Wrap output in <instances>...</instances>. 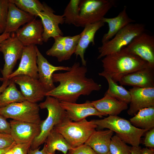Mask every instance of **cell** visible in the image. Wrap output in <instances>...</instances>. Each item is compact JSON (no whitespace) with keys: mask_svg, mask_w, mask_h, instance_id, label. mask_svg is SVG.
Returning <instances> with one entry per match:
<instances>
[{"mask_svg":"<svg viewBox=\"0 0 154 154\" xmlns=\"http://www.w3.org/2000/svg\"><path fill=\"white\" fill-rule=\"evenodd\" d=\"M87 72L86 66L76 62L65 72L54 73L53 82H58L59 84L46 92L45 96L54 97L59 102L76 103L80 96H88L94 91H99L101 85L87 77Z\"/></svg>","mask_w":154,"mask_h":154,"instance_id":"obj_1","label":"cell"},{"mask_svg":"<svg viewBox=\"0 0 154 154\" xmlns=\"http://www.w3.org/2000/svg\"><path fill=\"white\" fill-rule=\"evenodd\" d=\"M101 61L103 71L108 74L116 82H119L123 77L127 74L150 67L147 62L124 48L105 56Z\"/></svg>","mask_w":154,"mask_h":154,"instance_id":"obj_2","label":"cell"},{"mask_svg":"<svg viewBox=\"0 0 154 154\" xmlns=\"http://www.w3.org/2000/svg\"><path fill=\"white\" fill-rule=\"evenodd\" d=\"M94 120L97 128L112 130L123 141L132 146H139L141 137L148 131L135 127L129 121L117 116H109L103 119Z\"/></svg>","mask_w":154,"mask_h":154,"instance_id":"obj_3","label":"cell"},{"mask_svg":"<svg viewBox=\"0 0 154 154\" xmlns=\"http://www.w3.org/2000/svg\"><path fill=\"white\" fill-rule=\"evenodd\" d=\"M97 127L94 119L74 121L67 117L53 129L61 134L73 148L84 144Z\"/></svg>","mask_w":154,"mask_h":154,"instance_id":"obj_4","label":"cell"},{"mask_svg":"<svg viewBox=\"0 0 154 154\" xmlns=\"http://www.w3.org/2000/svg\"><path fill=\"white\" fill-rule=\"evenodd\" d=\"M46 97L45 100L38 105L41 109L47 110L48 116L45 120L42 121L40 133L33 141L31 147L32 149L37 148L44 143L54 127L67 117L66 111L61 106L57 99L50 96Z\"/></svg>","mask_w":154,"mask_h":154,"instance_id":"obj_5","label":"cell"},{"mask_svg":"<svg viewBox=\"0 0 154 154\" xmlns=\"http://www.w3.org/2000/svg\"><path fill=\"white\" fill-rule=\"evenodd\" d=\"M115 6L114 0H81L78 17L74 25L84 27L87 25L100 21Z\"/></svg>","mask_w":154,"mask_h":154,"instance_id":"obj_6","label":"cell"},{"mask_svg":"<svg viewBox=\"0 0 154 154\" xmlns=\"http://www.w3.org/2000/svg\"><path fill=\"white\" fill-rule=\"evenodd\" d=\"M145 26L141 23H130L119 31L111 40L98 48L99 59L119 52L127 46L136 37L144 32Z\"/></svg>","mask_w":154,"mask_h":154,"instance_id":"obj_7","label":"cell"},{"mask_svg":"<svg viewBox=\"0 0 154 154\" xmlns=\"http://www.w3.org/2000/svg\"><path fill=\"white\" fill-rule=\"evenodd\" d=\"M37 103L25 100L0 108V114L6 119L40 124L42 122Z\"/></svg>","mask_w":154,"mask_h":154,"instance_id":"obj_8","label":"cell"},{"mask_svg":"<svg viewBox=\"0 0 154 154\" xmlns=\"http://www.w3.org/2000/svg\"><path fill=\"white\" fill-rule=\"evenodd\" d=\"M24 47L14 32L11 33L10 37L0 44V51L5 60L1 70L3 81L9 79L17 60L21 59Z\"/></svg>","mask_w":154,"mask_h":154,"instance_id":"obj_9","label":"cell"},{"mask_svg":"<svg viewBox=\"0 0 154 154\" xmlns=\"http://www.w3.org/2000/svg\"><path fill=\"white\" fill-rule=\"evenodd\" d=\"M125 50L147 62L154 68V37L144 32L135 37Z\"/></svg>","mask_w":154,"mask_h":154,"instance_id":"obj_10","label":"cell"},{"mask_svg":"<svg viewBox=\"0 0 154 154\" xmlns=\"http://www.w3.org/2000/svg\"><path fill=\"white\" fill-rule=\"evenodd\" d=\"M44 10L39 13L38 17L41 19L43 28L42 37L43 42H47L51 37L53 38L58 36H63L60 24L64 23V18L62 15L54 13V10L45 3Z\"/></svg>","mask_w":154,"mask_h":154,"instance_id":"obj_11","label":"cell"},{"mask_svg":"<svg viewBox=\"0 0 154 154\" xmlns=\"http://www.w3.org/2000/svg\"><path fill=\"white\" fill-rule=\"evenodd\" d=\"M20 87L26 100L37 103L43 100L46 92L38 79L23 75H18L10 79Z\"/></svg>","mask_w":154,"mask_h":154,"instance_id":"obj_12","label":"cell"},{"mask_svg":"<svg viewBox=\"0 0 154 154\" xmlns=\"http://www.w3.org/2000/svg\"><path fill=\"white\" fill-rule=\"evenodd\" d=\"M37 53V64L38 69V80L46 92L54 89L55 86L53 82L52 75L55 71L69 70L70 67L56 66L51 64L43 56L36 46Z\"/></svg>","mask_w":154,"mask_h":154,"instance_id":"obj_13","label":"cell"},{"mask_svg":"<svg viewBox=\"0 0 154 154\" xmlns=\"http://www.w3.org/2000/svg\"><path fill=\"white\" fill-rule=\"evenodd\" d=\"M9 123L10 134L16 144L32 143L40 133V124L13 119Z\"/></svg>","mask_w":154,"mask_h":154,"instance_id":"obj_14","label":"cell"},{"mask_svg":"<svg viewBox=\"0 0 154 154\" xmlns=\"http://www.w3.org/2000/svg\"><path fill=\"white\" fill-rule=\"evenodd\" d=\"M36 46H24L19 66L16 70L9 76V79L20 75H27L38 79Z\"/></svg>","mask_w":154,"mask_h":154,"instance_id":"obj_15","label":"cell"},{"mask_svg":"<svg viewBox=\"0 0 154 154\" xmlns=\"http://www.w3.org/2000/svg\"><path fill=\"white\" fill-rule=\"evenodd\" d=\"M129 91L131 96L127 111L129 115L134 116L141 109L154 106V87H133Z\"/></svg>","mask_w":154,"mask_h":154,"instance_id":"obj_16","label":"cell"},{"mask_svg":"<svg viewBox=\"0 0 154 154\" xmlns=\"http://www.w3.org/2000/svg\"><path fill=\"white\" fill-rule=\"evenodd\" d=\"M43 25L41 20L35 18L15 32L16 36L24 46L43 44Z\"/></svg>","mask_w":154,"mask_h":154,"instance_id":"obj_17","label":"cell"},{"mask_svg":"<svg viewBox=\"0 0 154 154\" xmlns=\"http://www.w3.org/2000/svg\"><path fill=\"white\" fill-rule=\"evenodd\" d=\"M60 103L66 111L67 117L72 121H79L91 116L100 117L107 116L98 110L89 101L81 104L63 102H60Z\"/></svg>","mask_w":154,"mask_h":154,"instance_id":"obj_18","label":"cell"},{"mask_svg":"<svg viewBox=\"0 0 154 154\" xmlns=\"http://www.w3.org/2000/svg\"><path fill=\"white\" fill-rule=\"evenodd\" d=\"M119 82L121 86L154 87V68L148 67L129 73L123 77Z\"/></svg>","mask_w":154,"mask_h":154,"instance_id":"obj_19","label":"cell"},{"mask_svg":"<svg viewBox=\"0 0 154 154\" xmlns=\"http://www.w3.org/2000/svg\"><path fill=\"white\" fill-rule=\"evenodd\" d=\"M105 23L102 21L86 25L80 33V37L74 52L76 57L79 56L81 58L82 65L86 66V61L85 59L84 54L85 51L90 43L95 44V35L101 28L104 25Z\"/></svg>","mask_w":154,"mask_h":154,"instance_id":"obj_20","label":"cell"},{"mask_svg":"<svg viewBox=\"0 0 154 154\" xmlns=\"http://www.w3.org/2000/svg\"><path fill=\"white\" fill-rule=\"evenodd\" d=\"M35 18L34 16L21 10L14 4L9 2L4 33H15L21 26L30 22Z\"/></svg>","mask_w":154,"mask_h":154,"instance_id":"obj_21","label":"cell"},{"mask_svg":"<svg viewBox=\"0 0 154 154\" xmlns=\"http://www.w3.org/2000/svg\"><path fill=\"white\" fill-rule=\"evenodd\" d=\"M127 7L123 8L116 17L112 18L104 17L102 21L108 23L109 29L104 34L102 39V44L106 43L112 38L121 29L128 24L133 23L135 21L130 18L127 13Z\"/></svg>","mask_w":154,"mask_h":154,"instance_id":"obj_22","label":"cell"},{"mask_svg":"<svg viewBox=\"0 0 154 154\" xmlns=\"http://www.w3.org/2000/svg\"><path fill=\"white\" fill-rule=\"evenodd\" d=\"M91 102L98 110L107 116H117L128 108L127 103L105 94L102 98Z\"/></svg>","mask_w":154,"mask_h":154,"instance_id":"obj_23","label":"cell"},{"mask_svg":"<svg viewBox=\"0 0 154 154\" xmlns=\"http://www.w3.org/2000/svg\"><path fill=\"white\" fill-rule=\"evenodd\" d=\"M114 133L109 129L96 130L84 144L90 147L98 154H107L109 152L111 139Z\"/></svg>","mask_w":154,"mask_h":154,"instance_id":"obj_24","label":"cell"},{"mask_svg":"<svg viewBox=\"0 0 154 154\" xmlns=\"http://www.w3.org/2000/svg\"><path fill=\"white\" fill-rule=\"evenodd\" d=\"M49 154H55L56 150L67 154L72 148L63 136L53 129L48 135L44 143Z\"/></svg>","mask_w":154,"mask_h":154,"instance_id":"obj_25","label":"cell"},{"mask_svg":"<svg viewBox=\"0 0 154 154\" xmlns=\"http://www.w3.org/2000/svg\"><path fill=\"white\" fill-rule=\"evenodd\" d=\"M129 121L135 127L149 130L154 127V106L140 110Z\"/></svg>","mask_w":154,"mask_h":154,"instance_id":"obj_26","label":"cell"},{"mask_svg":"<svg viewBox=\"0 0 154 154\" xmlns=\"http://www.w3.org/2000/svg\"><path fill=\"white\" fill-rule=\"evenodd\" d=\"M99 75L106 79L108 84V88L104 94L114 97L127 104L129 103L131 96L129 91L121 86L118 85L110 76L103 71L99 73Z\"/></svg>","mask_w":154,"mask_h":154,"instance_id":"obj_27","label":"cell"},{"mask_svg":"<svg viewBox=\"0 0 154 154\" xmlns=\"http://www.w3.org/2000/svg\"><path fill=\"white\" fill-rule=\"evenodd\" d=\"M25 100L21 91L16 88L15 84L10 80L9 85L0 94V108L12 103L21 102Z\"/></svg>","mask_w":154,"mask_h":154,"instance_id":"obj_28","label":"cell"},{"mask_svg":"<svg viewBox=\"0 0 154 154\" xmlns=\"http://www.w3.org/2000/svg\"><path fill=\"white\" fill-rule=\"evenodd\" d=\"M19 9L34 16H38L44 9L43 3L38 0H9Z\"/></svg>","mask_w":154,"mask_h":154,"instance_id":"obj_29","label":"cell"},{"mask_svg":"<svg viewBox=\"0 0 154 154\" xmlns=\"http://www.w3.org/2000/svg\"><path fill=\"white\" fill-rule=\"evenodd\" d=\"M80 0H71L66 6L62 15L64 23L74 25L78 17Z\"/></svg>","mask_w":154,"mask_h":154,"instance_id":"obj_30","label":"cell"},{"mask_svg":"<svg viewBox=\"0 0 154 154\" xmlns=\"http://www.w3.org/2000/svg\"><path fill=\"white\" fill-rule=\"evenodd\" d=\"M80 37V34L72 36L63 37L64 51L62 62L70 59L74 53Z\"/></svg>","mask_w":154,"mask_h":154,"instance_id":"obj_31","label":"cell"},{"mask_svg":"<svg viewBox=\"0 0 154 154\" xmlns=\"http://www.w3.org/2000/svg\"><path fill=\"white\" fill-rule=\"evenodd\" d=\"M131 147L115 135L111 138L109 152L111 154H130Z\"/></svg>","mask_w":154,"mask_h":154,"instance_id":"obj_32","label":"cell"},{"mask_svg":"<svg viewBox=\"0 0 154 154\" xmlns=\"http://www.w3.org/2000/svg\"><path fill=\"white\" fill-rule=\"evenodd\" d=\"M63 36H60L54 38V42L52 47L46 52L47 55L56 57L58 61L62 62L64 51Z\"/></svg>","mask_w":154,"mask_h":154,"instance_id":"obj_33","label":"cell"},{"mask_svg":"<svg viewBox=\"0 0 154 154\" xmlns=\"http://www.w3.org/2000/svg\"><path fill=\"white\" fill-rule=\"evenodd\" d=\"M9 0H0V34L4 32L8 12Z\"/></svg>","mask_w":154,"mask_h":154,"instance_id":"obj_34","label":"cell"},{"mask_svg":"<svg viewBox=\"0 0 154 154\" xmlns=\"http://www.w3.org/2000/svg\"><path fill=\"white\" fill-rule=\"evenodd\" d=\"M70 154H98L89 146L84 144L69 150Z\"/></svg>","mask_w":154,"mask_h":154,"instance_id":"obj_35","label":"cell"},{"mask_svg":"<svg viewBox=\"0 0 154 154\" xmlns=\"http://www.w3.org/2000/svg\"><path fill=\"white\" fill-rule=\"evenodd\" d=\"M15 144L10 134L0 132V149L7 148Z\"/></svg>","mask_w":154,"mask_h":154,"instance_id":"obj_36","label":"cell"},{"mask_svg":"<svg viewBox=\"0 0 154 154\" xmlns=\"http://www.w3.org/2000/svg\"><path fill=\"white\" fill-rule=\"evenodd\" d=\"M32 142L16 144L12 148L14 154H27Z\"/></svg>","mask_w":154,"mask_h":154,"instance_id":"obj_37","label":"cell"},{"mask_svg":"<svg viewBox=\"0 0 154 154\" xmlns=\"http://www.w3.org/2000/svg\"><path fill=\"white\" fill-rule=\"evenodd\" d=\"M147 131L144 144L147 147L153 149L154 147V128Z\"/></svg>","mask_w":154,"mask_h":154,"instance_id":"obj_38","label":"cell"},{"mask_svg":"<svg viewBox=\"0 0 154 154\" xmlns=\"http://www.w3.org/2000/svg\"><path fill=\"white\" fill-rule=\"evenodd\" d=\"M11 127L9 122L6 119L0 114V132L8 134H10Z\"/></svg>","mask_w":154,"mask_h":154,"instance_id":"obj_39","label":"cell"},{"mask_svg":"<svg viewBox=\"0 0 154 154\" xmlns=\"http://www.w3.org/2000/svg\"><path fill=\"white\" fill-rule=\"evenodd\" d=\"M40 148L39 147L34 149H32L30 148L27 154H49L47 151L45 143L42 150H40Z\"/></svg>","mask_w":154,"mask_h":154,"instance_id":"obj_40","label":"cell"},{"mask_svg":"<svg viewBox=\"0 0 154 154\" xmlns=\"http://www.w3.org/2000/svg\"><path fill=\"white\" fill-rule=\"evenodd\" d=\"M141 148L139 146H132L131 149L130 154H141Z\"/></svg>","mask_w":154,"mask_h":154,"instance_id":"obj_41","label":"cell"},{"mask_svg":"<svg viewBox=\"0 0 154 154\" xmlns=\"http://www.w3.org/2000/svg\"><path fill=\"white\" fill-rule=\"evenodd\" d=\"M141 154H154V149H149L147 147L141 148Z\"/></svg>","mask_w":154,"mask_h":154,"instance_id":"obj_42","label":"cell"},{"mask_svg":"<svg viewBox=\"0 0 154 154\" xmlns=\"http://www.w3.org/2000/svg\"><path fill=\"white\" fill-rule=\"evenodd\" d=\"M10 82V80L8 79L3 81L2 85L0 86V94L4 91L9 85Z\"/></svg>","mask_w":154,"mask_h":154,"instance_id":"obj_43","label":"cell"},{"mask_svg":"<svg viewBox=\"0 0 154 154\" xmlns=\"http://www.w3.org/2000/svg\"><path fill=\"white\" fill-rule=\"evenodd\" d=\"M11 33H4L0 35V44L4 40L10 37Z\"/></svg>","mask_w":154,"mask_h":154,"instance_id":"obj_44","label":"cell"},{"mask_svg":"<svg viewBox=\"0 0 154 154\" xmlns=\"http://www.w3.org/2000/svg\"><path fill=\"white\" fill-rule=\"evenodd\" d=\"M15 144L7 148L4 149H0V154H4L7 151L11 149Z\"/></svg>","mask_w":154,"mask_h":154,"instance_id":"obj_45","label":"cell"},{"mask_svg":"<svg viewBox=\"0 0 154 154\" xmlns=\"http://www.w3.org/2000/svg\"><path fill=\"white\" fill-rule=\"evenodd\" d=\"M12 148L7 151L4 154H14L13 151L12 150Z\"/></svg>","mask_w":154,"mask_h":154,"instance_id":"obj_46","label":"cell"},{"mask_svg":"<svg viewBox=\"0 0 154 154\" xmlns=\"http://www.w3.org/2000/svg\"><path fill=\"white\" fill-rule=\"evenodd\" d=\"M0 80L1 81H3V78H1L0 77Z\"/></svg>","mask_w":154,"mask_h":154,"instance_id":"obj_47","label":"cell"},{"mask_svg":"<svg viewBox=\"0 0 154 154\" xmlns=\"http://www.w3.org/2000/svg\"><path fill=\"white\" fill-rule=\"evenodd\" d=\"M107 154H111L109 152H108V153Z\"/></svg>","mask_w":154,"mask_h":154,"instance_id":"obj_48","label":"cell"},{"mask_svg":"<svg viewBox=\"0 0 154 154\" xmlns=\"http://www.w3.org/2000/svg\"><path fill=\"white\" fill-rule=\"evenodd\" d=\"M67 154H69V153L68 152Z\"/></svg>","mask_w":154,"mask_h":154,"instance_id":"obj_49","label":"cell"}]
</instances>
